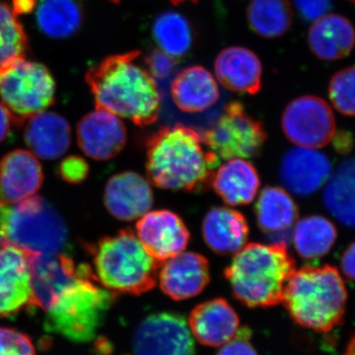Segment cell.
<instances>
[{"label":"cell","mask_w":355,"mask_h":355,"mask_svg":"<svg viewBox=\"0 0 355 355\" xmlns=\"http://www.w3.org/2000/svg\"><path fill=\"white\" fill-rule=\"evenodd\" d=\"M294 4L305 22H315L326 16L331 9V0H294Z\"/></svg>","instance_id":"f35d334b"},{"label":"cell","mask_w":355,"mask_h":355,"mask_svg":"<svg viewBox=\"0 0 355 355\" xmlns=\"http://www.w3.org/2000/svg\"><path fill=\"white\" fill-rule=\"evenodd\" d=\"M44 173L36 156L16 149L0 161V207H8L36 195Z\"/></svg>","instance_id":"ac0fdd59"},{"label":"cell","mask_w":355,"mask_h":355,"mask_svg":"<svg viewBox=\"0 0 355 355\" xmlns=\"http://www.w3.org/2000/svg\"><path fill=\"white\" fill-rule=\"evenodd\" d=\"M16 125L18 123L12 113L4 106L3 103H0V142L6 139L11 128Z\"/></svg>","instance_id":"ab89813d"},{"label":"cell","mask_w":355,"mask_h":355,"mask_svg":"<svg viewBox=\"0 0 355 355\" xmlns=\"http://www.w3.org/2000/svg\"><path fill=\"white\" fill-rule=\"evenodd\" d=\"M31 307L29 253L0 237V318Z\"/></svg>","instance_id":"7c38bea8"},{"label":"cell","mask_w":355,"mask_h":355,"mask_svg":"<svg viewBox=\"0 0 355 355\" xmlns=\"http://www.w3.org/2000/svg\"><path fill=\"white\" fill-rule=\"evenodd\" d=\"M349 1H350V2H352V3H354V6H355V0H349Z\"/></svg>","instance_id":"bcb514c9"},{"label":"cell","mask_w":355,"mask_h":355,"mask_svg":"<svg viewBox=\"0 0 355 355\" xmlns=\"http://www.w3.org/2000/svg\"><path fill=\"white\" fill-rule=\"evenodd\" d=\"M173 6H179V4L184 3L186 1H193L196 2L197 0H170Z\"/></svg>","instance_id":"ee69618b"},{"label":"cell","mask_w":355,"mask_h":355,"mask_svg":"<svg viewBox=\"0 0 355 355\" xmlns=\"http://www.w3.org/2000/svg\"><path fill=\"white\" fill-rule=\"evenodd\" d=\"M92 268L69 284L46 311L44 329L70 342L94 340L116 295L99 286Z\"/></svg>","instance_id":"8992f818"},{"label":"cell","mask_w":355,"mask_h":355,"mask_svg":"<svg viewBox=\"0 0 355 355\" xmlns=\"http://www.w3.org/2000/svg\"><path fill=\"white\" fill-rule=\"evenodd\" d=\"M87 249L96 279L116 295H141L155 286L162 263L147 253L132 229L102 238Z\"/></svg>","instance_id":"5b68a950"},{"label":"cell","mask_w":355,"mask_h":355,"mask_svg":"<svg viewBox=\"0 0 355 355\" xmlns=\"http://www.w3.org/2000/svg\"><path fill=\"white\" fill-rule=\"evenodd\" d=\"M292 18L288 0H251L247 8L250 27L266 39L284 36L291 29Z\"/></svg>","instance_id":"1f68e13d"},{"label":"cell","mask_w":355,"mask_h":355,"mask_svg":"<svg viewBox=\"0 0 355 355\" xmlns=\"http://www.w3.org/2000/svg\"><path fill=\"white\" fill-rule=\"evenodd\" d=\"M151 31L159 49L174 58L186 57L195 42L190 20L177 11L159 13L153 20Z\"/></svg>","instance_id":"f546056e"},{"label":"cell","mask_w":355,"mask_h":355,"mask_svg":"<svg viewBox=\"0 0 355 355\" xmlns=\"http://www.w3.org/2000/svg\"><path fill=\"white\" fill-rule=\"evenodd\" d=\"M137 236L147 253L162 263L183 253L190 241V232L181 217L170 210H154L140 217Z\"/></svg>","instance_id":"5bb4252c"},{"label":"cell","mask_w":355,"mask_h":355,"mask_svg":"<svg viewBox=\"0 0 355 355\" xmlns=\"http://www.w3.org/2000/svg\"><path fill=\"white\" fill-rule=\"evenodd\" d=\"M28 38L24 28L8 4L0 1V67L25 55Z\"/></svg>","instance_id":"d6a6232c"},{"label":"cell","mask_w":355,"mask_h":355,"mask_svg":"<svg viewBox=\"0 0 355 355\" xmlns=\"http://www.w3.org/2000/svg\"><path fill=\"white\" fill-rule=\"evenodd\" d=\"M202 235L207 246L216 254H236L246 245L249 226L237 210L214 207L205 217Z\"/></svg>","instance_id":"d4e9b609"},{"label":"cell","mask_w":355,"mask_h":355,"mask_svg":"<svg viewBox=\"0 0 355 355\" xmlns=\"http://www.w3.org/2000/svg\"><path fill=\"white\" fill-rule=\"evenodd\" d=\"M295 270V261L286 243H250L235 254L226 268L225 277L243 304L266 308L282 302L287 282Z\"/></svg>","instance_id":"3957f363"},{"label":"cell","mask_w":355,"mask_h":355,"mask_svg":"<svg viewBox=\"0 0 355 355\" xmlns=\"http://www.w3.org/2000/svg\"><path fill=\"white\" fill-rule=\"evenodd\" d=\"M148 181L163 190L197 191L211 186L220 159L202 135L182 123L161 128L146 144Z\"/></svg>","instance_id":"6da1fadb"},{"label":"cell","mask_w":355,"mask_h":355,"mask_svg":"<svg viewBox=\"0 0 355 355\" xmlns=\"http://www.w3.org/2000/svg\"><path fill=\"white\" fill-rule=\"evenodd\" d=\"M209 261L202 254L183 252L163 261L159 284L166 295L181 301L202 293L209 282Z\"/></svg>","instance_id":"e0dca14e"},{"label":"cell","mask_w":355,"mask_h":355,"mask_svg":"<svg viewBox=\"0 0 355 355\" xmlns=\"http://www.w3.org/2000/svg\"><path fill=\"white\" fill-rule=\"evenodd\" d=\"M171 97L184 113H202L219 99L216 78L203 67H187L175 76L171 83Z\"/></svg>","instance_id":"7402d4cb"},{"label":"cell","mask_w":355,"mask_h":355,"mask_svg":"<svg viewBox=\"0 0 355 355\" xmlns=\"http://www.w3.org/2000/svg\"><path fill=\"white\" fill-rule=\"evenodd\" d=\"M70 135L69 123L64 116L44 111L28 119L24 139L36 157L53 160L69 150Z\"/></svg>","instance_id":"603a6c76"},{"label":"cell","mask_w":355,"mask_h":355,"mask_svg":"<svg viewBox=\"0 0 355 355\" xmlns=\"http://www.w3.org/2000/svg\"><path fill=\"white\" fill-rule=\"evenodd\" d=\"M146 64L147 71L153 78L163 80L171 76L176 69L177 64L174 58L159 49L148 53L146 58Z\"/></svg>","instance_id":"d590c367"},{"label":"cell","mask_w":355,"mask_h":355,"mask_svg":"<svg viewBox=\"0 0 355 355\" xmlns=\"http://www.w3.org/2000/svg\"><path fill=\"white\" fill-rule=\"evenodd\" d=\"M31 272L32 308L48 311L65 287L71 284L88 268L76 265L64 254H38L29 253Z\"/></svg>","instance_id":"4fadbf2b"},{"label":"cell","mask_w":355,"mask_h":355,"mask_svg":"<svg viewBox=\"0 0 355 355\" xmlns=\"http://www.w3.org/2000/svg\"><path fill=\"white\" fill-rule=\"evenodd\" d=\"M132 350L135 355H195V343L183 317L159 313L139 324Z\"/></svg>","instance_id":"8fae6325"},{"label":"cell","mask_w":355,"mask_h":355,"mask_svg":"<svg viewBox=\"0 0 355 355\" xmlns=\"http://www.w3.org/2000/svg\"><path fill=\"white\" fill-rule=\"evenodd\" d=\"M329 95L340 113L355 116V67L336 72L331 79Z\"/></svg>","instance_id":"836d02e7"},{"label":"cell","mask_w":355,"mask_h":355,"mask_svg":"<svg viewBox=\"0 0 355 355\" xmlns=\"http://www.w3.org/2000/svg\"><path fill=\"white\" fill-rule=\"evenodd\" d=\"M205 144L222 160L252 158L266 140L261 121L248 114L241 102H230L224 113L203 135Z\"/></svg>","instance_id":"9c48e42d"},{"label":"cell","mask_w":355,"mask_h":355,"mask_svg":"<svg viewBox=\"0 0 355 355\" xmlns=\"http://www.w3.org/2000/svg\"><path fill=\"white\" fill-rule=\"evenodd\" d=\"M296 251L307 260L326 256L335 245L338 232L326 217L310 216L300 219L293 231Z\"/></svg>","instance_id":"4dcf8cb0"},{"label":"cell","mask_w":355,"mask_h":355,"mask_svg":"<svg viewBox=\"0 0 355 355\" xmlns=\"http://www.w3.org/2000/svg\"><path fill=\"white\" fill-rule=\"evenodd\" d=\"M88 173L87 162L78 156H69L60 163V176L69 183H81L88 176Z\"/></svg>","instance_id":"74e56055"},{"label":"cell","mask_w":355,"mask_h":355,"mask_svg":"<svg viewBox=\"0 0 355 355\" xmlns=\"http://www.w3.org/2000/svg\"><path fill=\"white\" fill-rule=\"evenodd\" d=\"M347 302L345 282L329 265L295 270L282 300L296 324L317 333H328L343 323Z\"/></svg>","instance_id":"277c9868"},{"label":"cell","mask_w":355,"mask_h":355,"mask_svg":"<svg viewBox=\"0 0 355 355\" xmlns=\"http://www.w3.org/2000/svg\"><path fill=\"white\" fill-rule=\"evenodd\" d=\"M252 333L249 329L242 328L234 338L222 345L216 355H258L251 343Z\"/></svg>","instance_id":"8d00e7d4"},{"label":"cell","mask_w":355,"mask_h":355,"mask_svg":"<svg viewBox=\"0 0 355 355\" xmlns=\"http://www.w3.org/2000/svg\"><path fill=\"white\" fill-rule=\"evenodd\" d=\"M139 57L140 51H132L106 58L88 69L86 83L96 109L146 127L157 121L161 97L153 77L137 64Z\"/></svg>","instance_id":"7a4b0ae2"},{"label":"cell","mask_w":355,"mask_h":355,"mask_svg":"<svg viewBox=\"0 0 355 355\" xmlns=\"http://www.w3.org/2000/svg\"><path fill=\"white\" fill-rule=\"evenodd\" d=\"M55 94V79L44 64L23 55L0 67V98L18 125L46 111Z\"/></svg>","instance_id":"ba28073f"},{"label":"cell","mask_w":355,"mask_h":355,"mask_svg":"<svg viewBox=\"0 0 355 355\" xmlns=\"http://www.w3.org/2000/svg\"><path fill=\"white\" fill-rule=\"evenodd\" d=\"M16 14L30 13L36 6V0H11Z\"/></svg>","instance_id":"b9f144b4"},{"label":"cell","mask_w":355,"mask_h":355,"mask_svg":"<svg viewBox=\"0 0 355 355\" xmlns=\"http://www.w3.org/2000/svg\"><path fill=\"white\" fill-rule=\"evenodd\" d=\"M239 317L223 298L198 305L189 318L191 335L207 347H222L239 331Z\"/></svg>","instance_id":"ffe728a7"},{"label":"cell","mask_w":355,"mask_h":355,"mask_svg":"<svg viewBox=\"0 0 355 355\" xmlns=\"http://www.w3.org/2000/svg\"><path fill=\"white\" fill-rule=\"evenodd\" d=\"M308 44L316 57L338 60L347 57L354 48V26L343 16L326 15L315 21L308 33Z\"/></svg>","instance_id":"484cf974"},{"label":"cell","mask_w":355,"mask_h":355,"mask_svg":"<svg viewBox=\"0 0 355 355\" xmlns=\"http://www.w3.org/2000/svg\"><path fill=\"white\" fill-rule=\"evenodd\" d=\"M37 24L53 39H65L78 31L83 20L80 0H39Z\"/></svg>","instance_id":"83f0119b"},{"label":"cell","mask_w":355,"mask_h":355,"mask_svg":"<svg viewBox=\"0 0 355 355\" xmlns=\"http://www.w3.org/2000/svg\"><path fill=\"white\" fill-rule=\"evenodd\" d=\"M109 1L113 2V3L118 4L120 0H109Z\"/></svg>","instance_id":"f6af8a7d"},{"label":"cell","mask_w":355,"mask_h":355,"mask_svg":"<svg viewBox=\"0 0 355 355\" xmlns=\"http://www.w3.org/2000/svg\"><path fill=\"white\" fill-rule=\"evenodd\" d=\"M257 222L266 234H280L294 225L298 209L286 190L279 187H266L256 203Z\"/></svg>","instance_id":"4316f807"},{"label":"cell","mask_w":355,"mask_h":355,"mask_svg":"<svg viewBox=\"0 0 355 355\" xmlns=\"http://www.w3.org/2000/svg\"><path fill=\"white\" fill-rule=\"evenodd\" d=\"M125 125L116 114L96 109L79 121L77 142L88 157L110 160L121 153L127 144Z\"/></svg>","instance_id":"2e32d148"},{"label":"cell","mask_w":355,"mask_h":355,"mask_svg":"<svg viewBox=\"0 0 355 355\" xmlns=\"http://www.w3.org/2000/svg\"><path fill=\"white\" fill-rule=\"evenodd\" d=\"M342 270L345 277L355 279V242L343 254Z\"/></svg>","instance_id":"60d3db41"},{"label":"cell","mask_w":355,"mask_h":355,"mask_svg":"<svg viewBox=\"0 0 355 355\" xmlns=\"http://www.w3.org/2000/svg\"><path fill=\"white\" fill-rule=\"evenodd\" d=\"M345 355H355V335L354 338L350 340L349 345H347Z\"/></svg>","instance_id":"7bdbcfd3"},{"label":"cell","mask_w":355,"mask_h":355,"mask_svg":"<svg viewBox=\"0 0 355 355\" xmlns=\"http://www.w3.org/2000/svg\"><path fill=\"white\" fill-rule=\"evenodd\" d=\"M282 125L287 139L304 148L326 146L336 132L331 107L316 96H301L289 103L282 114Z\"/></svg>","instance_id":"30bf717a"},{"label":"cell","mask_w":355,"mask_h":355,"mask_svg":"<svg viewBox=\"0 0 355 355\" xmlns=\"http://www.w3.org/2000/svg\"><path fill=\"white\" fill-rule=\"evenodd\" d=\"M324 203L340 223L355 228V159L345 161L329 179Z\"/></svg>","instance_id":"f1b7e54d"},{"label":"cell","mask_w":355,"mask_h":355,"mask_svg":"<svg viewBox=\"0 0 355 355\" xmlns=\"http://www.w3.org/2000/svg\"><path fill=\"white\" fill-rule=\"evenodd\" d=\"M0 237L30 254H60L67 228L57 210L39 196L0 207Z\"/></svg>","instance_id":"52a82bcc"},{"label":"cell","mask_w":355,"mask_h":355,"mask_svg":"<svg viewBox=\"0 0 355 355\" xmlns=\"http://www.w3.org/2000/svg\"><path fill=\"white\" fill-rule=\"evenodd\" d=\"M256 168L242 158L230 159L214 172L211 186L224 202L232 207L250 205L260 189Z\"/></svg>","instance_id":"cb8c5ba5"},{"label":"cell","mask_w":355,"mask_h":355,"mask_svg":"<svg viewBox=\"0 0 355 355\" xmlns=\"http://www.w3.org/2000/svg\"><path fill=\"white\" fill-rule=\"evenodd\" d=\"M214 69L219 83L233 92L254 95L260 91L263 65L260 58L244 46H228L218 53Z\"/></svg>","instance_id":"44dd1931"},{"label":"cell","mask_w":355,"mask_h":355,"mask_svg":"<svg viewBox=\"0 0 355 355\" xmlns=\"http://www.w3.org/2000/svg\"><path fill=\"white\" fill-rule=\"evenodd\" d=\"M0 355H36V349L29 336L0 327Z\"/></svg>","instance_id":"e575fe53"},{"label":"cell","mask_w":355,"mask_h":355,"mask_svg":"<svg viewBox=\"0 0 355 355\" xmlns=\"http://www.w3.org/2000/svg\"><path fill=\"white\" fill-rule=\"evenodd\" d=\"M153 202L150 183L139 173H118L111 177L105 188V207L119 220L140 218L150 210Z\"/></svg>","instance_id":"d6986e66"},{"label":"cell","mask_w":355,"mask_h":355,"mask_svg":"<svg viewBox=\"0 0 355 355\" xmlns=\"http://www.w3.org/2000/svg\"><path fill=\"white\" fill-rule=\"evenodd\" d=\"M331 176L330 159L316 149L295 147L287 151L279 168V179L286 190L297 197L316 193Z\"/></svg>","instance_id":"9a60e30c"}]
</instances>
